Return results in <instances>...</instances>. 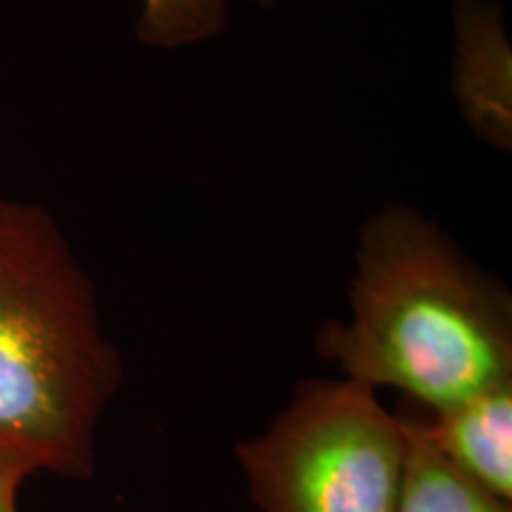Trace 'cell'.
Returning <instances> with one entry per match:
<instances>
[{
  "instance_id": "3",
  "label": "cell",
  "mask_w": 512,
  "mask_h": 512,
  "mask_svg": "<svg viewBox=\"0 0 512 512\" xmlns=\"http://www.w3.org/2000/svg\"><path fill=\"white\" fill-rule=\"evenodd\" d=\"M408 456L406 420L375 389L309 380L238 458L264 512H396Z\"/></svg>"
},
{
  "instance_id": "1",
  "label": "cell",
  "mask_w": 512,
  "mask_h": 512,
  "mask_svg": "<svg viewBox=\"0 0 512 512\" xmlns=\"http://www.w3.org/2000/svg\"><path fill=\"white\" fill-rule=\"evenodd\" d=\"M349 311L318 344L370 389H399L439 413L512 380L508 292L406 204H387L363 226Z\"/></svg>"
},
{
  "instance_id": "6",
  "label": "cell",
  "mask_w": 512,
  "mask_h": 512,
  "mask_svg": "<svg viewBox=\"0 0 512 512\" xmlns=\"http://www.w3.org/2000/svg\"><path fill=\"white\" fill-rule=\"evenodd\" d=\"M406 434L408 456L396 512H510V503L486 494L441 456L422 422L406 420Z\"/></svg>"
},
{
  "instance_id": "5",
  "label": "cell",
  "mask_w": 512,
  "mask_h": 512,
  "mask_svg": "<svg viewBox=\"0 0 512 512\" xmlns=\"http://www.w3.org/2000/svg\"><path fill=\"white\" fill-rule=\"evenodd\" d=\"M458 98L470 124L494 143L510 133V46L503 12L491 0H456Z\"/></svg>"
},
{
  "instance_id": "4",
  "label": "cell",
  "mask_w": 512,
  "mask_h": 512,
  "mask_svg": "<svg viewBox=\"0 0 512 512\" xmlns=\"http://www.w3.org/2000/svg\"><path fill=\"white\" fill-rule=\"evenodd\" d=\"M422 430L460 475L498 501L512 498V380L432 413Z\"/></svg>"
},
{
  "instance_id": "2",
  "label": "cell",
  "mask_w": 512,
  "mask_h": 512,
  "mask_svg": "<svg viewBox=\"0 0 512 512\" xmlns=\"http://www.w3.org/2000/svg\"><path fill=\"white\" fill-rule=\"evenodd\" d=\"M124 380L98 292L46 207L0 197V456L83 479Z\"/></svg>"
},
{
  "instance_id": "7",
  "label": "cell",
  "mask_w": 512,
  "mask_h": 512,
  "mask_svg": "<svg viewBox=\"0 0 512 512\" xmlns=\"http://www.w3.org/2000/svg\"><path fill=\"white\" fill-rule=\"evenodd\" d=\"M228 0H140L136 34L145 46L181 50L226 29Z\"/></svg>"
},
{
  "instance_id": "9",
  "label": "cell",
  "mask_w": 512,
  "mask_h": 512,
  "mask_svg": "<svg viewBox=\"0 0 512 512\" xmlns=\"http://www.w3.org/2000/svg\"><path fill=\"white\" fill-rule=\"evenodd\" d=\"M259 3H264V5H268V3H273V0H259Z\"/></svg>"
},
{
  "instance_id": "8",
  "label": "cell",
  "mask_w": 512,
  "mask_h": 512,
  "mask_svg": "<svg viewBox=\"0 0 512 512\" xmlns=\"http://www.w3.org/2000/svg\"><path fill=\"white\" fill-rule=\"evenodd\" d=\"M29 472L22 465L12 463L10 458L0 456V512H19L17 510V491Z\"/></svg>"
}]
</instances>
